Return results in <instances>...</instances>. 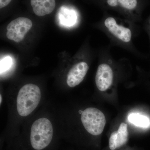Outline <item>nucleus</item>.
I'll list each match as a JSON object with an SVG mask.
<instances>
[{
  "label": "nucleus",
  "instance_id": "20e7f679",
  "mask_svg": "<svg viewBox=\"0 0 150 150\" xmlns=\"http://www.w3.org/2000/svg\"><path fill=\"white\" fill-rule=\"evenodd\" d=\"M32 25V21L27 18L19 17L15 19L7 26V37L9 40L19 43L24 39Z\"/></svg>",
  "mask_w": 150,
  "mask_h": 150
},
{
  "label": "nucleus",
  "instance_id": "423d86ee",
  "mask_svg": "<svg viewBox=\"0 0 150 150\" xmlns=\"http://www.w3.org/2000/svg\"><path fill=\"white\" fill-rule=\"evenodd\" d=\"M104 24L110 33L121 41L126 43L131 41L132 37L131 30L118 24L113 18H107L105 21Z\"/></svg>",
  "mask_w": 150,
  "mask_h": 150
},
{
  "label": "nucleus",
  "instance_id": "f8f14e48",
  "mask_svg": "<svg viewBox=\"0 0 150 150\" xmlns=\"http://www.w3.org/2000/svg\"><path fill=\"white\" fill-rule=\"evenodd\" d=\"M62 19L64 21L66 22V24L71 25L74 23L76 21V16L75 13L70 11H66L63 14Z\"/></svg>",
  "mask_w": 150,
  "mask_h": 150
},
{
  "label": "nucleus",
  "instance_id": "2eb2a0df",
  "mask_svg": "<svg viewBox=\"0 0 150 150\" xmlns=\"http://www.w3.org/2000/svg\"><path fill=\"white\" fill-rule=\"evenodd\" d=\"M0 100H1V101H0V103H1V100H2V97H1V95H0Z\"/></svg>",
  "mask_w": 150,
  "mask_h": 150
},
{
  "label": "nucleus",
  "instance_id": "4468645a",
  "mask_svg": "<svg viewBox=\"0 0 150 150\" xmlns=\"http://www.w3.org/2000/svg\"><path fill=\"white\" fill-rule=\"evenodd\" d=\"M11 1V0H1L0 1V8H3L9 4Z\"/></svg>",
  "mask_w": 150,
  "mask_h": 150
},
{
  "label": "nucleus",
  "instance_id": "1a4fd4ad",
  "mask_svg": "<svg viewBox=\"0 0 150 150\" xmlns=\"http://www.w3.org/2000/svg\"><path fill=\"white\" fill-rule=\"evenodd\" d=\"M30 4L34 13L39 16L51 13L56 7L54 0H32Z\"/></svg>",
  "mask_w": 150,
  "mask_h": 150
},
{
  "label": "nucleus",
  "instance_id": "9d476101",
  "mask_svg": "<svg viewBox=\"0 0 150 150\" xmlns=\"http://www.w3.org/2000/svg\"><path fill=\"white\" fill-rule=\"evenodd\" d=\"M128 120L135 126L142 128H148L150 125L149 118L139 113H131L128 116Z\"/></svg>",
  "mask_w": 150,
  "mask_h": 150
},
{
  "label": "nucleus",
  "instance_id": "dca6fc26",
  "mask_svg": "<svg viewBox=\"0 0 150 150\" xmlns=\"http://www.w3.org/2000/svg\"><path fill=\"white\" fill-rule=\"evenodd\" d=\"M83 112V111H81V110H79V113H80V114H82V113Z\"/></svg>",
  "mask_w": 150,
  "mask_h": 150
},
{
  "label": "nucleus",
  "instance_id": "f257e3e1",
  "mask_svg": "<svg viewBox=\"0 0 150 150\" xmlns=\"http://www.w3.org/2000/svg\"><path fill=\"white\" fill-rule=\"evenodd\" d=\"M41 99L39 88L33 84H27L18 92L17 99L18 112L22 116L29 115L39 104Z\"/></svg>",
  "mask_w": 150,
  "mask_h": 150
},
{
  "label": "nucleus",
  "instance_id": "9b49d317",
  "mask_svg": "<svg viewBox=\"0 0 150 150\" xmlns=\"http://www.w3.org/2000/svg\"><path fill=\"white\" fill-rule=\"evenodd\" d=\"M107 3L110 6H120L129 10H134L137 5V1L135 0H108Z\"/></svg>",
  "mask_w": 150,
  "mask_h": 150
},
{
  "label": "nucleus",
  "instance_id": "0eeeda50",
  "mask_svg": "<svg viewBox=\"0 0 150 150\" xmlns=\"http://www.w3.org/2000/svg\"><path fill=\"white\" fill-rule=\"evenodd\" d=\"M88 70V65L85 62H79L75 65L68 73V85L73 88L79 84L83 81Z\"/></svg>",
  "mask_w": 150,
  "mask_h": 150
},
{
  "label": "nucleus",
  "instance_id": "39448f33",
  "mask_svg": "<svg viewBox=\"0 0 150 150\" xmlns=\"http://www.w3.org/2000/svg\"><path fill=\"white\" fill-rule=\"evenodd\" d=\"M113 71L111 67L106 64L100 65L96 76V83L99 90L105 91L112 85Z\"/></svg>",
  "mask_w": 150,
  "mask_h": 150
},
{
  "label": "nucleus",
  "instance_id": "ddd939ff",
  "mask_svg": "<svg viewBox=\"0 0 150 150\" xmlns=\"http://www.w3.org/2000/svg\"><path fill=\"white\" fill-rule=\"evenodd\" d=\"M11 64V59L10 57H7L2 60H1V71H3L8 69Z\"/></svg>",
  "mask_w": 150,
  "mask_h": 150
},
{
  "label": "nucleus",
  "instance_id": "f03ea898",
  "mask_svg": "<svg viewBox=\"0 0 150 150\" xmlns=\"http://www.w3.org/2000/svg\"><path fill=\"white\" fill-rule=\"evenodd\" d=\"M53 129L51 121L46 118L37 119L33 123L30 131V143L33 149H44L51 143Z\"/></svg>",
  "mask_w": 150,
  "mask_h": 150
},
{
  "label": "nucleus",
  "instance_id": "6e6552de",
  "mask_svg": "<svg viewBox=\"0 0 150 150\" xmlns=\"http://www.w3.org/2000/svg\"><path fill=\"white\" fill-rule=\"evenodd\" d=\"M128 133L127 125L121 123L117 131L113 132L110 135L109 141V148L114 150L125 144L128 141Z\"/></svg>",
  "mask_w": 150,
  "mask_h": 150
},
{
  "label": "nucleus",
  "instance_id": "7ed1b4c3",
  "mask_svg": "<svg viewBox=\"0 0 150 150\" xmlns=\"http://www.w3.org/2000/svg\"><path fill=\"white\" fill-rule=\"evenodd\" d=\"M81 120L86 130L94 136L102 133L106 123L103 112L94 108H89L84 110Z\"/></svg>",
  "mask_w": 150,
  "mask_h": 150
}]
</instances>
